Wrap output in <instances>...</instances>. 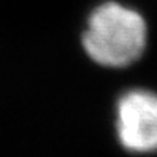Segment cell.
<instances>
[{"label":"cell","mask_w":157,"mask_h":157,"mask_svg":"<svg viewBox=\"0 0 157 157\" xmlns=\"http://www.w3.org/2000/svg\"><path fill=\"white\" fill-rule=\"evenodd\" d=\"M115 129L127 151H157V93L132 89L119 96L115 108Z\"/></svg>","instance_id":"7a4b0ae2"},{"label":"cell","mask_w":157,"mask_h":157,"mask_svg":"<svg viewBox=\"0 0 157 157\" xmlns=\"http://www.w3.org/2000/svg\"><path fill=\"white\" fill-rule=\"evenodd\" d=\"M147 25L138 12L115 2L101 5L90 15L83 48L105 67H127L146 50Z\"/></svg>","instance_id":"6da1fadb"}]
</instances>
